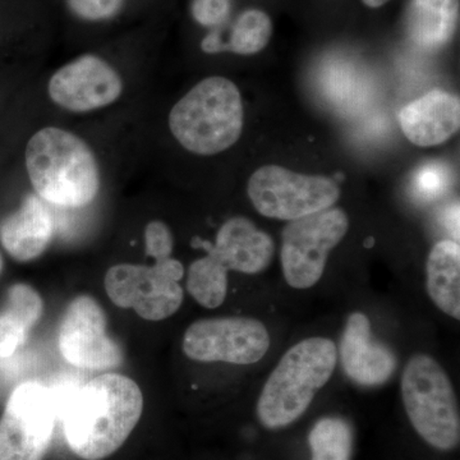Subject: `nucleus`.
Instances as JSON below:
<instances>
[{
	"mask_svg": "<svg viewBox=\"0 0 460 460\" xmlns=\"http://www.w3.org/2000/svg\"><path fill=\"white\" fill-rule=\"evenodd\" d=\"M42 314L44 302L38 290L23 283L9 288L7 305L0 313V358H9L25 345Z\"/></svg>",
	"mask_w": 460,
	"mask_h": 460,
	"instance_id": "a211bd4d",
	"label": "nucleus"
},
{
	"mask_svg": "<svg viewBox=\"0 0 460 460\" xmlns=\"http://www.w3.org/2000/svg\"><path fill=\"white\" fill-rule=\"evenodd\" d=\"M144 411V395L132 378L105 374L93 378L63 408L69 449L84 460H102L126 443Z\"/></svg>",
	"mask_w": 460,
	"mask_h": 460,
	"instance_id": "f257e3e1",
	"label": "nucleus"
},
{
	"mask_svg": "<svg viewBox=\"0 0 460 460\" xmlns=\"http://www.w3.org/2000/svg\"><path fill=\"white\" fill-rule=\"evenodd\" d=\"M201 48L208 54L222 53V51H226V41L223 40L220 32L214 30L202 40Z\"/></svg>",
	"mask_w": 460,
	"mask_h": 460,
	"instance_id": "bb28decb",
	"label": "nucleus"
},
{
	"mask_svg": "<svg viewBox=\"0 0 460 460\" xmlns=\"http://www.w3.org/2000/svg\"><path fill=\"white\" fill-rule=\"evenodd\" d=\"M195 242L226 271L247 275L265 271L275 253V244L270 235L243 217H234L224 223L214 244L199 238Z\"/></svg>",
	"mask_w": 460,
	"mask_h": 460,
	"instance_id": "4468645a",
	"label": "nucleus"
},
{
	"mask_svg": "<svg viewBox=\"0 0 460 460\" xmlns=\"http://www.w3.org/2000/svg\"><path fill=\"white\" fill-rule=\"evenodd\" d=\"M145 244L147 255L153 257L155 261L169 259L174 246L171 229L159 220L148 223L145 229Z\"/></svg>",
	"mask_w": 460,
	"mask_h": 460,
	"instance_id": "5701e85b",
	"label": "nucleus"
},
{
	"mask_svg": "<svg viewBox=\"0 0 460 460\" xmlns=\"http://www.w3.org/2000/svg\"><path fill=\"white\" fill-rule=\"evenodd\" d=\"M247 193L262 217L286 222L328 210L341 199L332 178L301 174L279 165L257 169L248 181Z\"/></svg>",
	"mask_w": 460,
	"mask_h": 460,
	"instance_id": "0eeeda50",
	"label": "nucleus"
},
{
	"mask_svg": "<svg viewBox=\"0 0 460 460\" xmlns=\"http://www.w3.org/2000/svg\"><path fill=\"white\" fill-rule=\"evenodd\" d=\"M426 288L441 313L460 320V248L458 242L444 239L429 251L426 263Z\"/></svg>",
	"mask_w": 460,
	"mask_h": 460,
	"instance_id": "6ab92c4d",
	"label": "nucleus"
},
{
	"mask_svg": "<svg viewBox=\"0 0 460 460\" xmlns=\"http://www.w3.org/2000/svg\"><path fill=\"white\" fill-rule=\"evenodd\" d=\"M187 290L202 307H220L228 295V271L213 256L201 257L190 263Z\"/></svg>",
	"mask_w": 460,
	"mask_h": 460,
	"instance_id": "412c9836",
	"label": "nucleus"
},
{
	"mask_svg": "<svg viewBox=\"0 0 460 460\" xmlns=\"http://www.w3.org/2000/svg\"><path fill=\"white\" fill-rule=\"evenodd\" d=\"M339 356L345 375L359 386L384 385L398 367L395 353L372 335L371 321L362 313L348 316Z\"/></svg>",
	"mask_w": 460,
	"mask_h": 460,
	"instance_id": "ddd939ff",
	"label": "nucleus"
},
{
	"mask_svg": "<svg viewBox=\"0 0 460 460\" xmlns=\"http://www.w3.org/2000/svg\"><path fill=\"white\" fill-rule=\"evenodd\" d=\"M399 123L411 144L438 146L459 131V98L440 89L429 91L402 109Z\"/></svg>",
	"mask_w": 460,
	"mask_h": 460,
	"instance_id": "2eb2a0df",
	"label": "nucleus"
},
{
	"mask_svg": "<svg viewBox=\"0 0 460 460\" xmlns=\"http://www.w3.org/2000/svg\"><path fill=\"white\" fill-rule=\"evenodd\" d=\"M56 420L57 402L48 387L33 381L18 385L0 419V460H44Z\"/></svg>",
	"mask_w": 460,
	"mask_h": 460,
	"instance_id": "1a4fd4ad",
	"label": "nucleus"
},
{
	"mask_svg": "<svg viewBox=\"0 0 460 460\" xmlns=\"http://www.w3.org/2000/svg\"><path fill=\"white\" fill-rule=\"evenodd\" d=\"M268 328L252 317L196 321L184 332L183 352L192 361L255 365L270 349Z\"/></svg>",
	"mask_w": 460,
	"mask_h": 460,
	"instance_id": "9d476101",
	"label": "nucleus"
},
{
	"mask_svg": "<svg viewBox=\"0 0 460 460\" xmlns=\"http://www.w3.org/2000/svg\"><path fill=\"white\" fill-rule=\"evenodd\" d=\"M459 0H410L405 32L417 48L438 51L453 40L458 29Z\"/></svg>",
	"mask_w": 460,
	"mask_h": 460,
	"instance_id": "f3484780",
	"label": "nucleus"
},
{
	"mask_svg": "<svg viewBox=\"0 0 460 460\" xmlns=\"http://www.w3.org/2000/svg\"><path fill=\"white\" fill-rule=\"evenodd\" d=\"M402 404L411 428L429 447L441 452L460 443L458 401L452 380L434 357L414 354L401 380Z\"/></svg>",
	"mask_w": 460,
	"mask_h": 460,
	"instance_id": "39448f33",
	"label": "nucleus"
},
{
	"mask_svg": "<svg viewBox=\"0 0 460 460\" xmlns=\"http://www.w3.org/2000/svg\"><path fill=\"white\" fill-rule=\"evenodd\" d=\"M3 271V259H2V255H0V272Z\"/></svg>",
	"mask_w": 460,
	"mask_h": 460,
	"instance_id": "c85d7f7f",
	"label": "nucleus"
},
{
	"mask_svg": "<svg viewBox=\"0 0 460 460\" xmlns=\"http://www.w3.org/2000/svg\"><path fill=\"white\" fill-rule=\"evenodd\" d=\"M349 229L344 210L330 208L288 222L281 233V270L288 286L310 289L325 272L330 252Z\"/></svg>",
	"mask_w": 460,
	"mask_h": 460,
	"instance_id": "423d86ee",
	"label": "nucleus"
},
{
	"mask_svg": "<svg viewBox=\"0 0 460 460\" xmlns=\"http://www.w3.org/2000/svg\"><path fill=\"white\" fill-rule=\"evenodd\" d=\"M58 343L66 361L75 367L107 370L123 363L122 349L108 335L107 314L91 296H78L68 305Z\"/></svg>",
	"mask_w": 460,
	"mask_h": 460,
	"instance_id": "9b49d317",
	"label": "nucleus"
},
{
	"mask_svg": "<svg viewBox=\"0 0 460 460\" xmlns=\"http://www.w3.org/2000/svg\"><path fill=\"white\" fill-rule=\"evenodd\" d=\"M272 23L270 17L259 9H248L238 17L233 26L226 51L252 56L261 51L270 41Z\"/></svg>",
	"mask_w": 460,
	"mask_h": 460,
	"instance_id": "4be33fe9",
	"label": "nucleus"
},
{
	"mask_svg": "<svg viewBox=\"0 0 460 460\" xmlns=\"http://www.w3.org/2000/svg\"><path fill=\"white\" fill-rule=\"evenodd\" d=\"M445 181V172L443 169L438 166H428L419 175V186L423 192H436L443 189Z\"/></svg>",
	"mask_w": 460,
	"mask_h": 460,
	"instance_id": "a878e982",
	"label": "nucleus"
},
{
	"mask_svg": "<svg viewBox=\"0 0 460 460\" xmlns=\"http://www.w3.org/2000/svg\"><path fill=\"white\" fill-rule=\"evenodd\" d=\"M184 268L178 260L155 261V265L119 263L111 266L104 278L111 301L120 308H132L147 321H162L172 316L183 304L180 281Z\"/></svg>",
	"mask_w": 460,
	"mask_h": 460,
	"instance_id": "6e6552de",
	"label": "nucleus"
},
{
	"mask_svg": "<svg viewBox=\"0 0 460 460\" xmlns=\"http://www.w3.org/2000/svg\"><path fill=\"white\" fill-rule=\"evenodd\" d=\"M337 363V345L328 338L304 339L289 348L257 402V419L263 428L284 429L301 419L329 383Z\"/></svg>",
	"mask_w": 460,
	"mask_h": 460,
	"instance_id": "7ed1b4c3",
	"label": "nucleus"
},
{
	"mask_svg": "<svg viewBox=\"0 0 460 460\" xmlns=\"http://www.w3.org/2000/svg\"><path fill=\"white\" fill-rule=\"evenodd\" d=\"M169 128L175 140L196 155L228 150L243 129L238 87L226 77L205 78L172 107Z\"/></svg>",
	"mask_w": 460,
	"mask_h": 460,
	"instance_id": "20e7f679",
	"label": "nucleus"
},
{
	"mask_svg": "<svg viewBox=\"0 0 460 460\" xmlns=\"http://www.w3.org/2000/svg\"><path fill=\"white\" fill-rule=\"evenodd\" d=\"M54 229V217L44 199L30 195L16 213L0 223V243L17 261H31L49 246Z\"/></svg>",
	"mask_w": 460,
	"mask_h": 460,
	"instance_id": "dca6fc26",
	"label": "nucleus"
},
{
	"mask_svg": "<svg viewBox=\"0 0 460 460\" xmlns=\"http://www.w3.org/2000/svg\"><path fill=\"white\" fill-rule=\"evenodd\" d=\"M311 460H352L353 429L341 417H323L308 435Z\"/></svg>",
	"mask_w": 460,
	"mask_h": 460,
	"instance_id": "aec40b11",
	"label": "nucleus"
},
{
	"mask_svg": "<svg viewBox=\"0 0 460 460\" xmlns=\"http://www.w3.org/2000/svg\"><path fill=\"white\" fill-rule=\"evenodd\" d=\"M367 7L370 8H380L383 7L384 4H386L390 0H362Z\"/></svg>",
	"mask_w": 460,
	"mask_h": 460,
	"instance_id": "cd10ccee",
	"label": "nucleus"
},
{
	"mask_svg": "<svg viewBox=\"0 0 460 460\" xmlns=\"http://www.w3.org/2000/svg\"><path fill=\"white\" fill-rule=\"evenodd\" d=\"M48 93L58 107L84 113L117 102L123 93V81L107 60L89 54L58 69Z\"/></svg>",
	"mask_w": 460,
	"mask_h": 460,
	"instance_id": "f8f14e48",
	"label": "nucleus"
},
{
	"mask_svg": "<svg viewBox=\"0 0 460 460\" xmlns=\"http://www.w3.org/2000/svg\"><path fill=\"white\" fill-rule=\"evenodd\" d=\"M232 11L230 0H192V16L205 27H217L228 20Z\"/></svg>",
	"mask_w": 460,
	"mask_h": 460,
	"instance_id": "393cba45",
	"label": "nucleus"
},
{
	"mask_svg": "<svg viewBox=\"0 0 460 460\" xmlns=\"http://www.w3.org/2000/svg\"><path fill=\"white\" fill-rule=\"evenodd\" d=\"M75 16L86 21H104L120 11L123 0H66Z\"/></svg>",
	"mask_w": 460,
	"mask_h": 460,
	"instance_id": "b1692460",
	"label": "nucleus"
},
{
	"mask_svg": "<svg viewBox=\"0 0 460 460\" xmlns=\"http://www.w3.org/2000/svg\"><path fill=\"white\" fill-rule=\"evenodd\" d=\"M26 168L39 198L51 205L84 208L98 196L96 157L83 138L66 129L36 132L26 146Z\"/></svg>",
	"mask_w": 460,
	"mask_h": 460,
	"instance_id": "f03ea898",
	"label": "nucleus"
}]
</instances>
